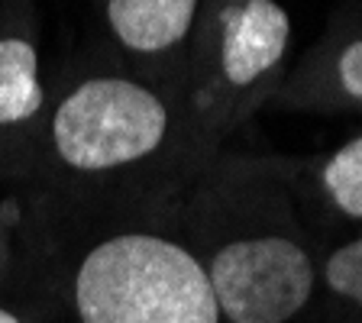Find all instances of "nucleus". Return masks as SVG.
<instances>
[{"mask_svg": "<svg viewBox=\"0 0 362 323\" xmlns=\"http://www.w3.org/2000/svg\"><path fill=\"white\" fill-rule=\"evenodd\" d=\"M81 323H220L207 269L156 233L98 242L75 275Z\"/></svg>", "mask_w": 362, "mask_h": 323, "instance_id": "1", "label": "nucleus"}, {"mask_svg": "<svg viewBox=\"0 0 362 323\" xmlns=\"http://www.w3.org/2000/svg\"><path fill=\"white\" fill-rule=\"evenodd\" d=\"M165 129V104L149 88L127 78H90L55 110L52 143L65 165L107 172L156 152Z\"/></svg>", "mask_w": 362, "mask_h": 323, "instance_id": "2", "label": "nucleus"}, {"mask_svg": "<svg viewBox=\"0 0 362 323\" xmlns=\"http://www.w3.org/2000/svg\"><path fill=\"white\" fill-rule=\"evenodd\" d=\"M207 281L230 323H288L314 294V265L291 236H246L214 252Z\"/></svg>", "mask_w": 362, "mask_h": 323, "instance_id": "3", "label": "nucleus"}, {"mask_svg": "<svg viewBox=\"0 0 362 323\" xmlns=\"http://www.w3.org/2000/svg\"><path fill=\"white\" fill-rule=\"evenodd\" d=\"M291 36L288 13L275 0H246L223 20V75L246 88L281 61Z\"/></svg>", "mask_w": 362, "mask_h": 323, "instance_id": "4", "label": "nucleus"}, {"mask_svg": "<svg viewBox=\"0 0 362 323\" xmlns=\"http://www.w3.org/2000/svg\"><path fill=\"white\" fill-rule=\"evenodd\" d=\"M197 0H110L107 16L127 49L162 52L181 42L191 30Z\"/></svg>", "mask_w": 362, "mask_h": 323, "instance_id": "5", "label": "nucleus"}, {"mask_svg": "<svg viewBox=\"0 0 362 323\" xmlns=\"http://www.w3.org/2000/svg\"><path fill=\"white\" fill-rule=\"evenodd\" d=\"M42 107L36 75V49L26 39L0 42V123L30 120Z\"/></svg>", "mask_w": 362, "mask_h": 323, "instance_id": "6", "label": "nucleus"}, {"mask_svg": "<svg viewBox=\"0 0 362 323\" xmlns=\"http://www.w3.org/2000/svg\"><path fill=\"white\" fill-rule=\"evenodd\" d=\"M324 191L333 207L353 220H362V136L339 146L324 165Z\"/></svg>", "mask_w": 362, "mask_h": 323, "instance_id": "7", "label": "nucleus"}, {"mask_svg": "<svg viewBox=\"0 0 362 323\" xmlns=\"http://www.w3.org/2000/svg\"><path fill=\"white\" fill-rule=\"evenodd\" d=\"M324 278L330 285V291H337L339 298H346V301L362 307V236L333 249L324 265Z\"/></svg>", "mask_w": 362, "mask_h": 323, "instance_id": "8", "label": "nucleus"}, {"mask_svg": "<svg viewBox=\"0 0 362 323\" xmlns=\"http://www.w3.org/2000/svg\"><path fill=\"white\" fill-rule=\"evenodd\" d=\"M339 84L356 104H362V39H356L346 52L339 55Z\"/></svg>", "mask_w": 362, "mask_h": 323, "instance_id": "9", "label": "nucleus"}, {"mask_svg": "<svg viewBox=\"0 0 362 323\" xmlns=\"http://www.w3.org/2000/svg\"><path fill=\"white\" fill-rule=\"evenodd\" d=\"M0 323H20V317H13L10 310H4L0 307Z\"/></svg>", "mask_w": 362, "mask_h": 323, "instance_id": "10", "label": "nucleus"}]
</instances>
